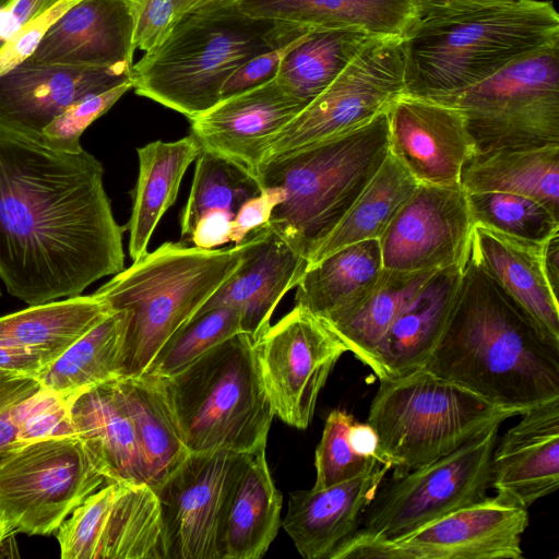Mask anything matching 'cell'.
<instances>
[{
    "instance_id": "35",
    "label": "cell",
    "mask_w": 559,
    "mask_h": 559,
    "mask_svg": "<svg viewBox=\"0 0 559 559\" xmlns=\"http://www.w3.org/2000/svg\"><path fill=\"white\" fill-rule=\"evenodd\" d=\"M373 37L353 28L308 32L284 57L275 78L289 96L307 106Z\"/></svg>"
},
{
    "instance_id": "2",
    "label": "cell",
    "mask_w": 559,
    "mask_h": 559,
    "mask_svg": "<svg viewBox=\"0 0 559 559\" xmlns=\"http://www.w3.org/2000/svg\"><path fill=\"white\" fill-rule=\"evenodd\" d=\"M423 368L519 416L559 397V349L469 255Z\"/></svg>"
},
{
    "instance_id": "23",
    "label": "cell",
    "mask_w": 559,
    "mask_h": 559,
    "mask_svg": "<svg viewBox=\"0 0 559 559\" xmlns=\"http://www.w3.org/2000/svg\"><path fill=\"white\" fill-rule=\"evenodd\" d=\"M245 239L241 264L195 316L219 306L233 307L240 313L243 333L254 342L271 325L275 308L298 285L309 262L267 224Z\"/></svg>"
},
{
    "instance_id": "27",
    "label": "cell",
    "mask_w": 559,
    "mask_h": 559,
    "mask_svg": "<svg viewBox=\"0 0 559 559\" xmlns=\"http://www.w3.org/2000/svg\"><path fill=\"white\" fill-rule=\"evenodd\" d=\"M68 404L71 429L97 462L107 483L147 484L136 431L119 377L79 393Z\"/></svg>"
},
{
    "instance_id": "18",
    "label": "cell",
    "mask_w": 559,
    "mask_h": 559,
    "mask_svg": "<svg viewBox=\"0 0 559 559\" xmlns=\"http://www.w3.org/2000/svg\"><path fill=\"white\" fill-rule=\"evenodd\" d=\"M131 70L22 62L0 74V132L40 145L44 129L70 105L132 81Z\"/></svg>"
},
{
    "instance_id": "34",
    "label": "cell",
    "mask_w": 559,
    "mask_h": 559,
    "mask_svg": "<svg viewBox=\"0 0 559 559\" xmlns=\"http://www.w3.org/2000/svg\"><path fill=\"white\" fill-rule=\"evenodd\" d=\"M152 488L167 478L185 460L186 448L162 377L143 373L119 377Z\"/></svg>"
},
{
    "instance_id": "51",
    "label": "cell",
    "mask_w": 559,
    "mask_h": 559,
    "mask_svg": "<svg viewBox=\"0 0 559 559\" xmlns=\"http://www.w3.org/2000/svg\"><path fill=\"white\" fill-rule=\"evenodd\" d=\"M516 0H414L419 19L453 15L504 5Z\"/></svg>"
},
{
    "instance_id": "16",
    "label": "cell",
    "mask_w": 559,
    "mask_h": 559,
    "mask_svg": "<svg viewBox=\"0 0 559 559\" xmlns=\"http://www.w3.org/2000/svg\"><path fill=\"white\" fill-rule=\"evenodd\" d=\"M62 559H166L158 498L147 484L109 481L56 532Z\"/></svg>"
},
{
    "instance_id": "37",
    "label": "cell",
    "mask_w": 559,
    "mask_h": 559,
    "mask_svg": "<svg viewBox=\"0 0 559 559\" xmlns=\"http://www.w3.org/2000/svg\"><path fill=\"white\" fill-rule=\"evenodd\" d=\"M436 271L402 272L383 267L360 306L330 326L346 344L348 352L371 369L374 352L389 328Z\"/></svg>"
},
{
    "instance_id": "50",
    "label": "cell",
    "mask_w": 559,
    "mask_h": 559,
    "mask_svg": "<svg viewBox=\"0 0 559 559\" xmlns=\"http://www.w3.org/2000/svg\"><path fill=\"white\" fill-rule=\"evenodd\" d=\"M234 215L223 210H211L198 219L188 243L202 249H214L230 242Z\"/></svg>"
},
{
    "instance_id": "28",
    "label": "cell",
    "mask_w": 559,
    "mask_h": 559,
    "mask_svg": "<svg viewBox=\"0 0 559 559\" xmlns=\"http://www.w3.org/2000/svg\"><path fill=\"white\" fill-rule=\"evenodd\" d=\"M464 266L437 270L399 313L374 352L371 370L379 380L424 367L448 322Z\"/></svg>"
},
{
    "instance_id": "9",
    "label": "cell",
    "mask_w": 559,
    "mask_h": 559,
    "mask_svg": "<svg viewBox=\"0 0 559 559\" xmlns=\"http://www.w3.org/2000/svg\"><path fill=\"white\" fill-rule=\"evenodd\" d=\"M432 100L463 114L475 153L559 145V40Z\"/></svg>"
},
{
    "instance_id": "11",
    "label": "cell",
    "mask_w": 559,
    "mask_h": 559,
    "mask_svg": "<svg viewBox=\"0 0 559 559\" xmlns=\"http://www.w3.org/2000/svg\"><path fill=\"white\" fill-rule=\"evenodd\" d=\"M500 426H492L447 455L382 481L354 534L393 538L485 499Z\"/></svg>"
},
{
    "instance_id": "52",
    "label": "cell",
    "mask_w": 559,
    "mask_h": 559,
    "mask_svg": "<svg viewBox=\"0 0 559 559\" xmlns=\"http://www.w3.org/2000/svg\"><path fill=\"white\" fill-rule=\"evenodd\" d=\"M348 440L353 450L358 455L381 462L379 454V437L369 423H358L354 420L348 429Z\"/></svg>"
},
{
    "instance_id": "38",
    "label": "cell",
    "mask_w": 559,
    "mask_h": 559,
    "mask_svg": "<svg viewBox=\"0 0 559 559\" xmlns=\"http://www.w3.org/2000/svg\"><path fill=\"white\" fill-rule=\"evenodd\" d=\"M121 320L110 311L70 346L36 380L69 401L79 393L119 377Z\"/></svg>"
},
{
    "instance_id": "40",
    "label": "cell",
    "mask_w": 559,
    "mask_h": 559,
    "mask_svg": "<svg viewBox=\"0 0 559 559\" xmlns=\"http://www.w3.org/2000/svg\"><path fill=\"white\" fill-rule=\"evenodd\" d=\"M466 195L473 224L540 242L559 231V215L532 198L499 191Z\"/></svg>"
},
{
    "instance_id": "20",
    "label": "cell",
    "mask_w": 559,
    "mask_h": 559,
    "mask_svg": "<svg viewBox=\"0 0 559 559\" xmlns=\"http://www.w3.org/2000/svg\"><path fill=\"white\" fill-rule=\"evenodd\" d=\"M305 107L273 78L222 98L191 119L190 134L201 151L227 158L257 178L273 140Z\"/></svg>"
},
{
    "instance_id": "47",
    "label": "cell",
    "mask_w": 559,
    "mask_h": 559,
    "mask_svg": "<svg viewBox=\"0 0 559 559\" xmlns=\"http://www.w3.org/2000/svg\"><path fill=\"white\" fill-rule=\"evenodd\" d=\"M305 34L289 43L259 53L240 64L225 82L221 92V99L275 78L284 57Z\"/></svg>"
},
{
    "instance_id": "21",
    "label": "cell",
    "mask_w": 559,
    "mask_h": 559,
    "mask_svg": "<svg viewBox=\"0 0 559 559\" xmlns=\"http://www.w3.org/2000/svg\"><path fill=\"white\" fill-rule=\"evenodd\" d=\"M138 0H80L23 62L85 68L133 66Z\"/></svg>"
},
{
    "instance_id": "6",
    "label": "cell",
    "mask_w": 559,
    "mask_h": 559,
    "mask_svg": "<svg viewBox=\"0 0 559 559\" xmlns=\"http://www.w3.org/2000/svg\"><path fill=\"white\" fill-rule=\"evenodd\" d=\"M302 34L249 17L235 5L188 13L156 49L133 63L132 88L191 120L221 100L225 82L240 64Z\"/></svg>"
},
{
    "instance_id": "46",
    "label": "cell",
    "mask_w": 559,
    "mask_h": 559,
    "mask_svg": "<svg viewBox=\"0 0 559 559\" xmlns=\"http://www.w3.org/2000/svg\"><path fill=\"white\" fill-rule=\"evenodd\" d=\"M78 1L80 0H61L19 31L0 50V74L12 70L26 60L34 52L51 24Z\"/></svg>"
},
{
    "instance_id": "55",
    "label": "cell",
    "mask_w": 559,
    "mask_h": 559,
    "mask_svg": "<svg viewBox=\"0 0 559 559\" xmlns=\"http://www.w3.org/2000/svg\"><path fill=\"white\" fill-rule=\"evenodd\" d=\"M14 530H12L4 521L0 520V556H2V551L4 546L9 544V542H13Z\"/></svg>"
},
{
    "instance_id": "10",
    "label": "cell",
    "mask_w": 559,
    "mask_h": 559,
    "mask_svg": "<svg viewBox=\"0 0 559 559\" xmlns=\"http://www.w3.org/2000/svg\"><path fill=\"white\" fill-rule=\"evenodd\" d=\"M106 484L75 435L20 444L0 459V520L15 532L50 535Z\"/></svg>"
},
{
    "instance_id": "22",
    "label": "cell",
    "mask_w": 559,
    "mask_h": 559,
    "mask_svg": "<svg viewBox=\"0 0 559 559\" xmlns=\"http://www.w3.org/2000/svg\"><path fill=\"white\" fill-rule=\"evenodd\" d=\"M110 310L94 294L0 317V370L37 378Z\"/></svg>"
},
{
    "instance_id": "49",
    "label": "cell",
    "mask_w": 559,
    "mask_h": 559,
    "mask_svg": "<svg viewBox=\"0 0 559 559\" xmlns=\"http://www.w3.org/2000/svg\"><path fill=\"white\" fill-rule=\"evenodd\" d=\"M61 0H10L0 7V50L25 25Z\"/></svg>"
},
{
    "instance_id": "3",
    "label": "cell",
    "mask_w": 559,
    "mask_h": 559,
    "mask_svg": "<svg viewBox=\"0 0 559 559\" xmlns=\"http://www.w3.org/2000/svg\"><path fill=\"white\" fill-rule=\"evenodd\" d=\"M246 239L214 249L164 242L94 295L121 320L119 377L145 373L167 341L230 278Z\"/></svg>"
},
{
    "instance_id": "56",
    "label": "cell",
    "mask_w": 559,
    "mask_h": 559,
    "mask_svg": "<svg viewBox=\"0 0 559 559\" xmlns=\"http://www.w3.org/2000/svg\"><path fill=\"white\" fill-rule=\"evenodd\" d=\"M7 374H11V373H8V372H5V371L0 370V377H2V376H7Z\"/></svg>"
},
{
    "instance_id": "12",
    "label": "cell",
    "mask_w": 559,
    "mask_h": 559,
    "mask_svg": "<svg viewBox=\"0 0 559 559\" xmlns=\"http://www.w3.org/2000/svg\"><path fill=\"white\" fill-rule=\"evenodd\" d=\"M403 38L373 37L341 74L282 129L263 162L349 133L388 111L404 94Z\"/></svg>"
},
{
    "instance_id": "53",
    "label": "cell",
    "mask_w": 559,
    "mask_h": 559,
    "mask_svg": "<svg viewBox=\"0 0 559 559\" xmlns=\"http://www.w3.org/2000/svg\"><path fill=\"white\" fill-rule=\"evenodd\" d=\"M543 269L546 280L558 296L559 285V231L555 233L544 241L543 247Z\"/></svg>"
},
{
    "instance_id": "17",
    "label": "cell",
    "mask_w": 559,
    "mask_h": 559,
    "mask_svg": "<svg viewBox=\"0 0 559 559\" xmlns=\"http://www.w3.org/2000/svg\"><path fill=\"white\" fill-rule=\"evenodd\" d=\"M473 225L460 185L418 183L379 239L382 265L402 272L464 266Z\"/></svg>"
},
{
    "instance_id": "4",
    "label": "cell",
    "mask_w": 559,
    "mask_h": 559,
    "mask_svg": "<svg viewBox=\"0 0 559 559\" xmlns=\"http://www.w3.org/2000/svg\"><path fill=\"white\" fill-rule=\"evenodd\" d=\"M557 40L559 15L550 1L418 19L403 38L404 94L436 99L459 93Z\"/></svg>"
},
{
    "instance_id": "15",
    "label": "cell",
    "mask_w": 559,
    "mask_h": 559,
    "mask_svg": "<svg viewBox=\"0 0 559 559\" xmlns=\"http://www.w3.org/2000/svg\"><path fill=\"white\" fill-rule=\"evenodd\" d=\"M247 454L189 452L153 488L159 502L166 559H221L225 518Z\"/></svg>"
},
{
    "instance_id": "54",
    "label": "cell",
    "mask_w": 559,
    "mask_h": 559,
    "mask_svg": "<svg viewBox=\"0 0 559 559\" xmlns=\"http://www.w3.org/2000/svg\"><path fill=\"white\" fill-rule=\"evenodd\" d=\"M236 0H173L178 20L188 13L213 11L234 5Z\"/></svg>"
},
{
    "instance_id": "32",
    "label": "cell",
    "mask_w": 559,
    "mask_h": 559,
    "mask_svg": "<svg viewBox=\"0 0 559 559\" xmlns=\"http://www.w3.org/2000/svg\"><path fill=\"white\" fill-rule=\"evenodd\" d=\"M265 449L247 454L228 504L221 559L262 558L282 525V495L271 476Z\"/></svg>"
},
{
    "instance_id": "26",
    "label": "cell",
    "mask_w": 559,
    "mask_h": 559,
    "mask_svg": "<svg viewBox=\"0 0 559 559\" xmlns=\"http://www.w3.org/2000/svg\"><path fill=\"white\" fill-rule=\"evenodd\" d=\"M544 241L474 224L469 259L526 313L542 336L559 349V304L543 269Z\"/></svg>"
},
{
    "instance_id": "19",
    "label": "cell",
    "mask_w": 559,
    "mask_h": 559,
    "mask_svg": "<svg viewBox=\"0 0 559 559\" xmlns=\"http://www.w3.org/2000/svg\"><path fill=\"white\" fill-rule=\"evenodd\" d=\"M388 122L390 153L418 183L460 185L475 145L459 109L402 94L389 108Z\"/></svg>"
},
{
    "instance_id": "14",
    "label": "cell",
    "mask_w": 559,
    "mask_h": 559,
    "mask_svg": "<svg viewBox=\"0 0 559 559\" xmlns=\"http://www.w3.org/2000/svg\"><path fill=\"white\" fill-rule=\"evenodd\" d=\"M253 346L274 415L297 429L308 428L322 388L348 352L346 344L325 320L295 305Z\"/></svg>"
},
{
    "instance_id": "45",
    "label": "cell",
    "mask_w": 559,
    "mask_h": 559,
    "mask_svg": "<svg viewBox=\"0 0 559 559\" xmlns=\"http://www.w3.org/2000/svg\"><path fill=\"white\" fill-rule=\"evenodd\" d=\"M178 15L173 0H138L134 26L136 49L151 52L169 35Z\"/></svg>"
},
{
    "instance_id": "7",
    "label": "cell",
    "mask_w": 559,
    "mask_h": 559,
    "mask_svg": "<svg viewBox=\"0 0 559 559\" xmlns=\"http://www.w3.org/2000/svg\"><path fill=\"white\" fill-rule=\"evenodd\" d=\"M162 378L189 452L247 454L266 447L275 415L248 334L227 338Z\"/></svg>"
},
{
    "instance_id": "36",
    "label": "cell",
    "mask_w": 559,
    "mask_h": 559,
    "mask_svg": "<svg viewBox=\"0 0 559 559\" xmlns=\"http://www.w3.org/2000/svg\"><path fill=\"white\" fill-rule=\"evenodd\" d=\"M417 186L401 162L389 153L344 218L311 254L309 265L348 245L379 240Z\"/></svg>"
},
{
    "instance_id": "57",
    "label": "cell",
    "mask_w": 559,
    "mask_h": 559,
    "mask_svg": "<svg viewBox=\"0 0 559 559\" xmlns=\"http://www.w3.org/2000/svg\"><path fill=\"white\" fill-rule=\"evenodd\" d=\"M8 1H10V0H0V7L3 5L4 3H7Z\"/></svg>"
},
{
    "instance_id": "1",
    "label": "cell",
    "mask_w": 559,
    "mask_h": 559,
    "mask_svg": "<svg viewBox=\"0 0 559 559\" xmlns=\"http://www.w3.org/2000/svg\"><path fill=\"white\" fill-rule=\"evenodd\" d=\"M104 168L88 152H57L0 132V278L29 306L81 295L124 269L126 226Z\"/></svg>"
},
{
    "instance_id": "5",
    "label": "cell",
    "mask_w": 559,
    "mask_h": 559,
    "mask_svg": "<svg viewBox=\"0 0 559 559\" xmlns=\"http://www.w3.org/2000/svg\"><path fill=\"white\" fill-rule=\"evenodd\" d=\"M389 153L385 111L349 133L263 162L257 173L260 188L285 191L266 224L309 260Z\"/></svg>"
},
{
    "instance_id": "48",
    "label": "cell",
    "mask_w": 559,
    "mask_h": 559,
    "mask_svg": "<svg viewBox=\"0 0 559 559\" xmlns=\"http://www.w3.org/2000/svg\"><path fill=\"white\" fill-rule=\"evenodd\" d=\"M284 199L282 188L270 187L243 202L233 218L230 242L240 243L251 231L265 225L275 206Z\"/></svg>"
},
{
    "instance_id": "25",
    "label": "cell",
    "mask_w": 559,
    "mask_h": 559,
    "mask_svg": "<svg viewBox=\"0 0 559 559\" xmlns=\"http://www.w3.org/2000/svg\"><path fill=\"white\" fill-rule=\"evenodd\" d=\"M389 464L377 462L364 473L322 489L289 493L282 527L306 559H332L337 548L359 527Z\"/></svg>"
},
{
    "instance_id": "13",
    "label": "cell",
    "mask_w": 559,
    "mask_h": 559,
    "mask_svg": "<svg viewBox=\"0 0 559 559\" xmlns=\"http://www.w3.org/2000/svg\"><path fill=\"white\" fill-rule=\"evenodd\" d=\"M528 522V509L487 496L393 538L353 534L332 559H521Z\"/></svg>"
},
{
    "instance_id": "31",
    "label": "cell",
    "mask_w": 559,
    "mask_h": 559,
    "mask_svg": "<svg viewBox=\"0 0 559 559\" xmlns=\"http://www.w3.org/2000/svg\"><path fill=\"white\" fill-rule=\"evenodd\" d=\"M139 176L132 191L129 254L135 261L147 253L148 242L166 211L174 205L182 178L201 153L192 134L176 141H153L136 148Z\"/></svg>"
},
{
    "instance_id": "42",
    "label": "cell",
    "mask_w": 559,
    "mask_h": 559,
    "mask_svg": "<svg viewBox=\"0 0 559 559\" xmlns=\"http://www.w3.org/2000/svg\"><path fill=\"white\" fill-rule=\"evenodd\" d=\"M354 420L346 411L334 409L329 414L316 449V481L312 488L322 489L347 480L379 462L365 459L353 450L348 429Z\"/></svg>"
},
{
    "instance_id": "44",
    "label": "cell",
    "mask_w": 559,
    "mask_h": 559,
    "mask_svg": "<svg viewBox=\"0 0 559 559\" xmlns=\"http://www.w3.org/2000/svg\"><path fill=\"white\" fill-rule=\"evenodd\" d=\"M40 389L36 378L0 377V459L20 442L31 397Z\"/></svg>"
},
{
    "instance_id": "24",
    "label": "cell",
    "mask_w": 559,
    "mask_h": 559,
    "mask_svg": "<svg viewBox=\"0 0 559 559\" xmlns=\"http://www.w3.org/2000/svg\"><path fill=\"white\" fill-rule=\"evenodd\" d=\"M497 441L491 485L502 499L528 509L559 485V397L533 406Z\"/></svg>"
},
{
    "instance_id": "8",
    "label": "cell",
    "mask_w": 559,
    "mask_h": 559,
    "mask_svg": "<svg viewBox=\"0 0 559 559\" xmlns=\"http://www.w3.org/2000/svg\"><path fill=\"white\" fill-rule=\"evenodd\" d=\"M367 423L383 464L402 475L456 450L495 425L519 416L420 368L380 379Z\"/></svg>"
},
{
    "instance_id": "30",
    "label": "cell",
    "mask_w": 559,
    "mask_h": 559,
    "mask_svg": "<svg viewBox=\"0 0 559 559\" xmlns=\"http://www.w3.org/2000/svg\"><path fill=\"white\" fill-rule=\"evenodd\" d=\"M382 270L378 239L348 245L308 265L296 286L295 305L334 323L360 306Z\"/></svg>"
},
{
    "instance_id": "43",
    "label": "cell",
    "mask_w": 559,
    "mask_h": 559,
    "mask_svg": "<svg viewBox=\"0 0 559 559\" xmlns=\"http://www.w3.org/2000/svg\"><path fill=\"white\" fill-rule=\"evenodd\" d=\"M131 88L132 81H128L73 103L44 129L40 145L57 152H80L85 129Z\"/></svg>"
},
{
    "instance_id": "39",
    "label": "cell",
    "mask_w": 559,
    "mask_h": 559,
    "mask_svg": "<svg viewBox=\"0 0 559 559\" xmlns=\"http://www.w3.org/2000/svg\"><path fill=\"white\" fill-rule=\"evenodd\" d=\"M260 191L258 179L245 167L201 151L195 159L191 190L181 212L180 241L188 243L203 213L223 210L235 216L242 203Z\"/></svg>"
},
{
    "instance_id": "33",
    "label": "cell",
    "mask_w": 559,
    "mask_h": 559,
    "mask_svg": "<svg viewBox=\"0 0 559 559\" xmlns=\"http://www.w3.org/2000/svg\"><path fill=\"white\" fill-rule=\"evenodd\" d=\"M460 186L466 194L499 191L521 194L559 214V145L474 153Z\"/></svg>"
},
{
    "instance_id": "41",
    "label": "cell",
    "mask_w": 559,
    "mask_h": 559,
    "mask_svg": "<svg viewBox=\"0 0 559 559\" xmlns=\"http://www.w3.org/2000/svg\"><path fill=\"white\" fill-rule=\"evenodd\" d=\"M238 333L243 331L240 313L235 308H212L182 325L163 346L146 372L170 377Z\"/></svg>"
},
{
    "instance_id": "29",
    "label": "cell",
    "mask_w": 559,
    "mask_h": 559,
    "mask_svg": "<svg viewBox=\"0 0 559 559\" xmlns=\"http://www.w3.org/2000/svg\"><path fill=\"white\" fill-rule=\"evenodd\" d=\"M245 15L306 33L353 28L405 37L418 21L414 0H236Z\"/></svg>"
}]
</instances>
